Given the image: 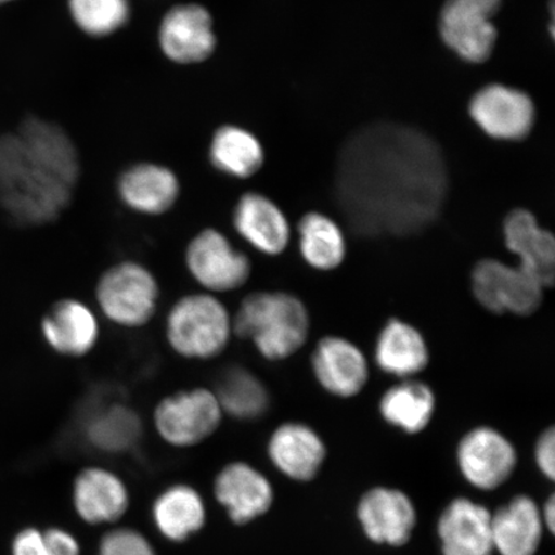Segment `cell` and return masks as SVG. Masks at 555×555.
Segmentation results:
<instances>
[{
  "mask_svg": "<svg viewBox=\"0 0 555 555\" xmlns=\"http://www.w3.org/2000/svg\"><path fill=\"white\" fill-rule=\"evenodd\" d=\"M311 371L325 392L341 399L358 397L370 379L364 352L350 339L325 336L311 353Z\"/></svg>",
  "mask_w": 555,
  "mask_h": 555,
  "instance_id": "obj_15",
  "label": "cell"
},
{
  "mask_svg": "<svg viewBox=\"0 0 555 555\" xmlns=\"http://www.w3.org/2000/svg\"><path fill=\"white\" fill-rule=\"evenodd\" d=\"M214 492L237 525H246L266 515L274 502V490L269 478L253 464L243 461L229 462L218 472Z\"/></svg>",
  "mask_w": 555,
  "mask_h": 555,
  "instance_id": "obj_19",
  "label": "cell"
},
{
  "mask_svg": "<svg viewBox=\"0 0 555 555\" xmlns=\"http://www.w3.org/2000/svg\"><path fill=\"white\" fill-rule=\"evenodd\" d=\"M157 44L171 64H205L214 57L219 46L211 11L196 2L173 4L159 20Z\"/></svg>",
  "mask_w": 555,
  "mask_h": 555,
  "instance_id": "obj_9",
  "label": "cell"
},
{
  "mask_svg": "<svg viewBox=\"0 0 555 555\" xmlns=\"http://www.w3.org/2000/svg\"><path fill=\"white\" fill-rule=\"evenodd\" d=\"M150 422L166 446L192 449L212 439L225 415L214 388L196 385L165 393L152 408Z\"/></svg>",
  "mask_w": 555,
  "mask_h": 555,
  "instance_id": "obj_7",
  "label": "cell"
},
{
  "mask_svg": "<svg viewBox=\"0 0 555 555\" xmlns=\"http://www.w3.org/2000/svg\"><path fill=\"white\" fill-rule=\"evenodd\" d=\"M472 293L491 314L530 317L544 300V287L517 266L482 259L470 275Z\"/></svg>",
  "mask_w": 555,
  "mask_h": 555,
  "instance_id": "obj_8",
  "label": "cell"
},
{
  "mask_svg": "<svg viewBox=\"0 0 555 555\" xmlns=\"http://www.w3.org/2000/svg\"><path fill=\"white\" fill-rule=\"evenodd\" d=\"M81 159L59 124L30 117L17 133L0 139V194L18 223H54L72 206Z\"/></svg>",
  "mask_w": 555,
  "mask_h": 555,
  "instance_id": "obj_2",
  "label": "cell"
},
{
  "mask_svg": "<svg viewBox=\"0 0 555 555\" xmlns=\"http://www.w3.org/2000/svg\"><path fill=\"white\" fill-rule=\"evenodd\" d=\"M120 204L143 218H163L177 207L182 197V182L177 172L164 164H131L116 180Z\"/></svg>",
  "mask_w": 555,
  "mask_h": 555,
  "instance_id": "obj_13",
  "label": "cell"
},
{
  "mask_svg": "<svg viewBox=\"0 0 555 555\" xmlns=\"http://www.w3.org/2000/svg\"><path fill=\"white\" fill-rule=\"evenodd\" d=\"M163 337L172 356L184 362H215L235 339L233 310L224 298L191 291L178 296L165 310Z\"/></svg>",
  "mask_w": 555,
  "mask_h": 555,
  "instance_id": "obj_4",
  "label": "cell"
},
{
  "mask_svg": "<svg viewBox=\"0 0 555 555\" xmlns=\"http://www.w3.org/2000/svg\"><path fill=\"white\" fill-rule=\"evenodd\" d=\"M535 463L547 480L554 481L555 478V429L554 427L546 428L543 434L539 436L535 446Z\"/></svg>",
  "mask_w": 555,
  "mask_h": 555,
  "instance_id": "obj_33",
  "label": "cell"
},
{
  "mask_svg": "<svg viewBox=\"0 0 555 555\" xmlns=\"http://www.w3.org/2000/svg\"><path fill=\"white\" fill-rule=\"evenodd\" d=\"M74 504L79 516L88 524L115 522L128 509V489L115 472L87 467L75 478Z\"/></svg>",
  "mask_w": 555,
  "mask_h": 555,
  "instance_id": "obj_25",
  "label": "cell"
},
{
  "mask_svg": "<svg viewBox=\"0 0 555 555\" xmlns=\"http://www.w3.org/2000/svg\"><path fill=\"white\" fill-rule=\"evenodd\" d=\"M76 29L90 39H107L130 24V0H66Z\"/></svg>",
  "mask_w": 555,
  "mask_h": 555,
  "instance_id": "obj_31",
  "label": "cell"
},
{
  "mask_svg": "<svg viewBox=\"0 0 555 555\" xmlns=\"http://www.w3.org/2000/svg\"><path fill=\"white\" fill-rule=\"evenodd\" d=\"M223 409L225 420L256 423L266 418L272 408V393L258 373L243 364H229L211 386Z\"/></svg>",
  "mask_w": 555,
  "mask_h": 555,
  "instance_id": "obj_23",
  "label": "cell"
},
{
  "mask_svg": "<svg viewBox=\"0 0 555 555\" xmlns=\"http://www.w3.org/2000/svg\"><path fill=\"white\" fill-rule=\"evenodd\" d=\"M207 154L215 170L235 180L254 178L266 164L260 139L237 124H224L215 129Z\"/></svg>",
  "mask_w": 555,
  "mask_h": 555,
  "instance_id": "obj_27",
  "label": "cell"
},
{
  "mask_svg": "<svg viewBox=\"0 0 555 555\" xmlns=\"http://www.w3.org/2000/svg\"><path fill=\"white\" fill-rule=\"evenodd\" d=\"M12 555H48L44 533L27 527L21 530L11 545Z\"/></svg>",
  "mask_w": 555,
  "mask_h": 555,
  "instance_id": "obj_34",
  "label": "cell"
},
{
  "mask_svg": "<svg viewBox=\"0 0 555 555\" xmlns=\"http://www.w3.org/2000/svg\"><path fill=\"white\" fill-rule=\"evenodd\" d=\"M93 307L111 327L137 332L156 321L163 307V284L149 263L134 258L111 262L96 275Z\"/></svg>",
  "mask_w": 555,
  "mask_h": 555,
  "instance_id": "obj_5",
  "label": "cell"
},
{
  "mask_svg": "<svg viewBox=\"0 0 555 555\" xmlns=\"http://www.w3.org/2000/svg\"><path fill=\"white\" fill-rule=\"evenodd\" d=\"M159 532L172 541H183L203 529L206 511L203 498L192 486L179 483L165 490L154 506Z\"/></svg>",
  "mask_w": 555,
  "mask_h": 555,
  "instance_id": "obj_30",
  "label": "cell"
},
{
  "mask_svg": "<svg viewBox=\"0 0 555 555\" xmlns=\"http://www.w3.org/2000/svg\"><path fill=\"white\" fill-rule=\"evenodd\" d=\"M491 18L472 0H448L441 11V37L461 59L482 64L494 51L496 41Z\"/></svg>",
  "mask_w": 555,
  "mask_h": 555,
  "instance_id": "obj_20",
  "label": "cell"
},
{
  "mask_svg": "<svg viewBox=\"0 0 555 555\" xmlns=\"http://www.w3.org/2000/svg\"><path fill=\"white\" fill-rule=\"evenodd\" d=\"M298 251L301 259L318 272H332L346 259L343 229L321 212L305 214L297 224Z\"/></svg>",
  "mask_w": 555,
  "mask_h": 555,
  "instance_id": "obj_29",
  "label": "cell"
},
{
  "mask_svg": "<svg viewBox=\"0 0 555 555\" xmlns=\"http://www.w3.org/2000/svg\"><path fill=\"white\" fill-rule=\"evenodd\" d=\"M448 191L443 156L431 138L400 125H372L339 154L336 198L363 237L420 233L439 218Z\"/></svg>",
  "mask_w": 555,
  "mask_h": 555,
  "instance_id": "obj_1",
  "label": "cell"
},
{
  "mask_svg": "<svg viewBox=\"0 0 555 555\" xmlns=\"http://www.w3.org/2000/svg\"><path fill=\"white\" fill-rule=\"evenodd\" d=\"M100 555H156L141 533L133 530H116L103 538Z\"/></svg>",
  "mask_w": 555,
  "mask_h": 555,
  "instance_id": "obj_32",
  "label": "cell"
},
{
  "mask_svg": "<svg viewBox=\"0 0 555 555\" xmlns=\"http://www.w3.org/2000/svg\"><path fill=\"white\" fill-rule=\"evenodd\" d=\"M43 533L48 555H80L78 541L68 532L51 529Z\"/></svg>",
  "mask_w": 555,
  "mask_h": 555,
  "instance_id": "obj_35",
  "label": "cell"
},
{
  "mask_svg": "<svg viewBox=\"0 0 555 555\" xmlns=\"http://www.w3.org/2000/svg\"><path fill=\"white\" fill-rule=\"evenodd\" d=\"M82 439L103 454H124L142 441L144 423L128 401L114 399L96 401L82 413Z\"/></svg>",
  "mask_w": 555,
  "mask_h": 555,
  "instance_id": "obj_18",
  "label": "cell"
},
{
  "mask_svg": "<svg viewBox=\"0 0 555 555\" xmlns=\"http://www.w3.org/2000/svg\"><path fill=\"white\" fill-rule=\"evenodd\" d=\"M504 242L516 256V266L543 286L553 287L555 280L554 235L541 228L535 215L525 208H516L504 220Z\"/></svg>",
  "mask_w": 555,
  "mask_h": 555,
  "instance_id": "obj_21",
  "label": "cell"
},
{
  "mask_svg": "<svg viewBox=\"0 0 555 555\" xmlns=\"http://www.w3.org/2000/svg\"><path fill=\"white\" fill-rule=\"evenodd\" d=\"M374 359L380 371L393 377L411 379L426 370L429 349L418 328L392 318L379 332Z\"/></svg>",
  "mask_w": 555,
  "mask_h": 555,
  "instance_id": "obj_26",
  "label": "cell"
},
{
  "mask_svg": "<svg viewBox=\"0 0 555 555\" xmlns=\"http://www.w3.org/2000/svg\"><path fill=\"white\" fill-rule=\"evenodd\" d=\"M267 455L273 467L289 480L309 482L324 466L327 447L307 423L286 421L269 435Z\"/></svg>",
  "mask_w": 555,
  "mask_h": 555,
  "instance_id": "obj_17",
  "label": "cell"
},
{
  "mask_svg": "<svg viewBox=\"0 0 555 555\" xmlns=\"http://www.w3.org/2000/svg\"><path fill=\"white\" fill-rule=\"evenodd\" d=\"M492 513L468 498H455L437 520L442 555H492Z\"/></svg>",
  "mask_w": 555,
  "mask_h": 555,
  "instance_id": "obj_22",
  "label": "cell"
},
{
  "mask_svg": "<svg viewBox=\"0 0 555 555\" xmlns=\"http://www.w3.org/2000/svg\"><path fill=\"white\" fill-rule=\"evenodd\" d=\"M182 263L196 289L221 298L240 293L254 275L251 256L217 227L201 228L186 241Z\"/></svg>",
  "mask_w": 555,
  "mask_h": 555,
  "instance_id": "obj_6",
  "label": "cell"
},
{
  "mask_svg": "<svg viewBox=\"0 0 555 555\" xmlns=\"http://www.w3.org/2000/svg\"><path fill=\"white\" fill-rule=\"evenodd\" d=\"M436 412V397L425 382L404 379L382 395L379 414L388 425L408 435L425 431Z\"/></svg>",
  "mask_w": 555,
  "mask_h": 555,
  "instance_id": "obj_28",
  "label": "cell"
},
{
  "mask_svg": "<svg viewBox=\"0 0 555 555\" xmlns=\"http://www.w3.org/2000/svg\"><path fill=\"white\" fill-rule=\"evenodd\" d=\"M18 2V0H0V5L11 4Z\"/></svg>",
  "mask_w": 555,
  "mask_h": 555,
  "instance_id": "obj_37",
  "label": "cell"
},
{
  "mask_svg": "<svg viewBox=\"0 0 555 555\" xmlns=\"http://www.w3.org/2000/svg\"><path fill=\"white\" fill-rule=\"evenodd\" d=\"M235 339L248 344L269 363L296 356L308 343L310 312L300 297L283 289H256L233 310Z\"/></svg>",
  "mask_w": 555,
  "mask_h": 555,
  "instance_id": "obj_3",
  "label": "cell"
},
{
  "mask_svg": "<svg viewBox=\"0 0 555 555\" xmlns=\"http://www.w3.org/2000/svg\"><path fill=\"white\" fill-rule=\"evenodd\" d=\"M492 545L499 555H537L545 526L532 498L517 495L492 513Z\"/></svg>",
  "mask_w": 555,
  "mask_h": 555,
  "instance_id": "obj_24",
  "label": "cell"
},
{
  "mask_svg": "<svg viewBox=\"0 0 555 555\" xmlns=\"http://www.w3.org/2000/svg\"><path fill=\"white\" fill-rule=\"evenodd\" d=\"M469 113L486 134L501 141H519L529 135L535 121V107L520 90L489 86L470 102Z\"/></svg>",
  "mask_w": 555,
  "mask_h": 555,
  "instance_id": "obj_16",
  "label": "cell"
},
{
  "mask_svg": "<svg viewBox=\"0 0 555 555\" xmlns=\"http://www.w3.org/2000/svg\"><path fill=\"white\" fill-rule=\"evenodd\" d=\"M357 518L373 544L404 546L416 526V509L404 491L377 486L360 498Z\"/></svg>",
  "mask_w": 555,
  "mask_h": 555,
  "instance_id": "obj_14",
  "label": "cell"
},
{
  "mask_svg": "<svg viewBox=\"0 0 555 555\" xmlns=\"http://www.w3.org/2000/svg\"><path fill=\"white\" fill-rule=\"evenodd\" d=\"M231 225L235 237L263 258H280L293 240L286 214L267 194L256 191L245 192L235 201Z\"/></svg>",
  "mask_w": 555,
  "mask_h": 555,
  "instance_id": "obj_12",
  "label": "cell"
},
{
  "mask_svg": "<svg viewBox=\"0 0 555 555\" xmlns=\"http://www.w3.org/2000/svg\"><path fill=\"white\" fill-rule=\"evenodd\" d=\"M517 463L515 446L489 426L472 428L457 443V468L464 480L477 490L501 488L515 474Z\"/></svg>",
  "mask_w": 555,
  "mask_h": 555,
  "instance_id": "obj_11",
  "label": "cell"
},
{
  "mask_svg": "<svg viewBox=\"0 0 555 555\" xmlns=\"http://www.w3.org/2000/svg\"><path fill=\"white\" fill-rule=\"evenodd\" d=\"M40 336L54 356L67 360L86 359L99 349L102 319L85 298L65 296L55 300L40 319Z\"/></svg>",
  "mask_w": 555,
  "mask_h": 555,
  "instance_id": "obj_10",
  "label": "cell"
},
{
  "mask_svg": "<svg viewBox=\"0 0 555 555\" xmlns=\"http://www.w3.org/2000/svg\"><path fill=\"white\" fill-rule=\"evenodd\" d=\"M541 508V518L545 526V530L554 533L555 531V499L554 495L550 496Z\"/></svg>",
  "mask_w": 555,
  "mask_h": 555,
  "instance_id": "obj_36",
  "label": "cell"
}]
</instances>
